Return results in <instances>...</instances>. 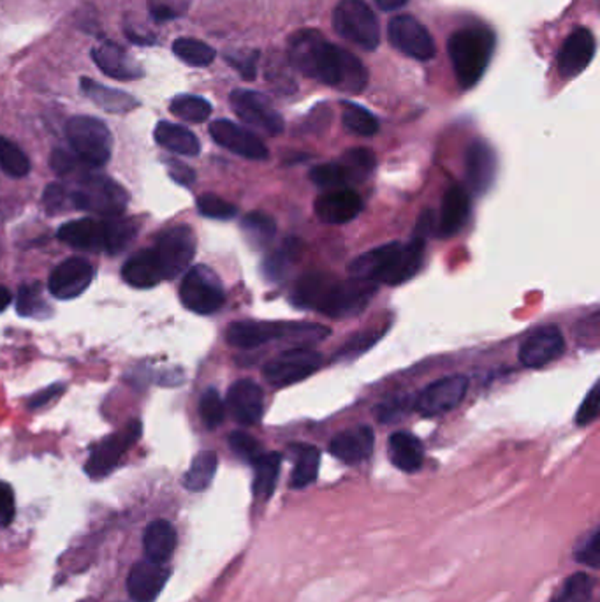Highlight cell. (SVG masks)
Returning <instances> with one entry per match:
<instances>
[{
  "mask_svg": "<svg viewBox=\"0 0 600 602\" xmlns=\"http://www.w3.org/2000/svg\"><path fill=\"white\" fill-rule=\"evenodd\" d=\"M289 60L298 71L342 92L366 88L368 71L351 51L331 44L318 31H300L289 39Z\"/></svg>",
  "mask_w": 600,
  "mask_h": 602,
  "instance_id": "1",
  "label": "cell"
},
{
  "mask_svg": "<svg viewBox=\"0 0 600 602\" xmlns=\"http://www.w3.org/2000/svg\"><path fill=\"white\" fill-rule=\"evenodd\" d=\"M377 292V283L347 279L338 281L329 273H307L294 285L291 294L298 309H312L326 318L347 320L361 314Z\"/></svg>",
  "mask_w": 600,
  "mask_h": 602,
  "instance_id": "2",
  "label": "cell"
},
{
  "mask_svg": "<svg viewBox=\"0 0 600 602\" xmlns=\"http://www.w3.org/2000/svg\"><path fill=\"white\" fill-rule=\"evenodd\" d=\"M423 238L414 236L409 244L391 242L357 255L349 264V275L368 282L398 283L411 281L423 266Z\"/></svg>",
  "mask_w": 600,
  "mask_h": 602,
  "instance_id": "3",
  "label": "cell"
},
{
  "mask_svg": "<svg viewBox=\"0 0 600 602\" xmlns=\"http://www.w3.org/2000/svg\"><path fill=\"white\" fill-rule=\"evenodd\" d=\"M96 170L97 168L81 162L68 177V180L76 181V189L69 190L72 208L106 218L122 215L129 201L127 192L118 181L99 175Z\"/></svg>",
  "mask_w": 600,
  "mask_h": 602,
  "instance_id": "4",
  "label": "cell"
},
{
  "mask_svg": "<svg viewBox=\"0 0 600 602\" xmlns=\"http://www.w3.org/2000/svg\"><path fill=\"white\" fill-rule=\"evenodd\" d=\"M329 335L326 326L312 322H268V320H236L229 324L226 340L233 347L254 349L272 340H294L300 344H314Z\"/></svg>",
  "mask_w": 600,
  "mask_h": 602,
  "instance_id": "5",
  "label": "cell"
},
{
  "mask_svg": "<svg viewBox=\"0 0 600 602\" xmlns=\"http://www.w3.org/2000/svg\"><path fill=\"white\" fill-rule=\"evenodd\" d=\"M494 50V32L486 27H465L451 36L448 51L461 88H472L483 78Z\"/></svg>",
  "mask_w": 600,
  "mask_h": 602,
  "instance_id": "6",
  "label": "cell"
},
{
  "mask_svg": "<svg viewBox=\"0 0 600 602\" xmlns=\"http://www.w3.org/2000/svg\"><path fill=\"white\" fill-rule=\"evenodd\" d=\"M66 136L74 155L81 162L92 168H101L109 161L113 138L105 122L85 115L72 116L66 124Z\"/></svg>",
  "mask_w": 600,
  "mask_h": 602,
  "instance_id": "7",
  "label": "cell"
},
{
  "mask_svg": "<svg viewBox=\"0 0 600 602\" xmlns=\"http://www.w3.org/2000/svg\"><path fill=\"white\" fill-rule=\"evenodd\" d=\"M337 34L355 46L374 51L381 42V27L375 13L365 0H342L333 13Z\"/></svg>",
  "mask_w": 600,
  "mask_h": 602,
  "instance_id": "8",
  "label": "cell"
},
{
  "mask_svg": "<svg viewBox=\"0 0 600 602\" xmlns=\"http://www.w3.org/2000/svg\"><path fill=\"white\" fill-rule=\"evenodd\" d=\"M180 300L190 312L210 316L222 309L226 292L215 272L205 264H199L185 273L180 285Z\"/></svg>",
  "mask_w": 600,
  "mask_h": 602,
  "instance_id": "9",
  "label": "cell"
},
{
  "mask_svg": "<svg viewBox=\"0 0 600 602\" xmlns=\"http://www.w3.org/2000/svg\"><path fill=\"white\" fill-rule=\"evenodd\" d=\"M155 254L164 281L181 275L196 255V235L189 226H175L162 231L155 242Z\"/></svg>",
  "mask_w": 600,
  "mask_h": 602,
  "instance_id": "10",
  "label": "cell"
},
{
  "mask_svg": "<svg viewBox=\"0 0 600 602\" xmlns=\"http://www.w3.org/2000/svg\"><path fill=\"white\" fill-rule=\"evenodd\" d=\"M320 365L322 356L318 351L307 347L291 349L264 365V379L275 388L292 386L316 374Z\"/></svg>",
  "mask_w": 600,
  "mask_h": 602,
  "instance_id": "11",
  "label": "cell"
},
{
  "mask_svg": "<svg viewBox=\"0 0 600 602\" xmlns=\"http://www.w3.org/2000/svg\"><path fill=\"white\" fill-rule=\"evenodd\" d=\"M231 107L233 111L248 125L270 134L277 136L283 131L282 115L272 107L270 99L259 92L238 88L231 92Z\"/></svg>",
  "mask_w": 600,
  "mask_h": 602,
  "instance_id": "12",
  "label": "cell"
},
{
  "mask_svg": "<svg viewBox=\"0 0 600 602\" xmlns=\"http://www.w3.org/2000/svg\"><path fill=\"white\" fill-rule=\"evenodd\" d=\"M142 421L134 420L129 425H125L122 431L113 433V435L106 437L105 440H101L94 448L90 458L85 465L87 474L94 479L107 476L120 463L122 457L125 455V451L138 442V439L142 437Z\"/></svg>",
  "mask_w": 600,
  "mask_h": 602,
  "instance_id": "13",
  "label": "cell"
},
{
  "mask_svg": "<svg viewBox=\"0 0 600 602\" xmlns=\"http://www.w3.org/2000/svg\"><path fill=\"white\" fill-rule=\"evenodd\" d=\"M388 36L391 44L418 60H429L435 57L437 48L435 41L429 36L423 23H420L412 16H396L389 22Z\"/></svg>",
  "mask_w": 600,
  "mask_h": 602,
  "instance_id": "14",
  "label": "cell"
},
{
  "mask_svg": "<svg viewBox=\"0 0 600 602\" xmlns=\"http://www.w3.org/2000/svg\"><path fill=\"white\" fill-rule=\"evenodd\" d=\"M468 390V379L463 375H449L431 383L416 400V409L426 418L446 414L457 409Z\"/></svg>",
  "mask_w": 600,
  "mask_h": 602,
  "instance_id": "15",
  "label": "cell"
},
{
  "mask_svg": "<svg viewBox=\"0 0 600 602\" xmlns=\"http://www.w3.org/2000/svg\"><path fill=\"white\" fill-rule=\"evenodd\" d=\"M565 340L558 326L548 324L537 328L523 340L520 361L527 368H542L564 355Z\"/></svg>",
  "mask_w": 600,
  "mask_h": 602,
  "instance_id": "16",
  "label": "cell"
},
{
  "mask_svg": "<svg viewBox=\"0 0 600 602\" xmlns=\"http://www.w3.org/2000/svg\"><path fill=\"white\" fill-rule=\"evenodd\" d=\"M213 142L250 161L268 159V148L261 138L231 120H215L210 125Z\"/></svg>",
  "mask_w": 600,
  "mask_h": 602,
  "instance_id": "17",
  "label": "cell"
},
{
  "mask_svg": "<svg viewBox=\"0 0 600 602\" xmlns=\"http://www.w3.org/2000/svg\"><path fill=\"white\" fill-rule=\"evenodd\" d=\"M92 279L94 268L87 259L69 257L51 272L48 289L57 300H72L88 289Z\"/></svg>",
  "mask_w": 600,
  "mask_h": 602,
  "instance_id": "18",
  "label": "cell"
},
{
  "mask_svg": "<svg viewBox=\"0 0 600 602\" xmlns=\"http://www.w3.org/2000/svg\"><path fill=\"white\" fill-rule=\"evenodd\" d=\"M595 50L597 46H595L594 34L585 27L576 29L570 36L567 37L557 57V68H558L560 76L574 78L581 74L594 60Z\"/></svg>",
  "mask_w": 600,
  "mask_h": 602,
  "instance_id": "19",
  "label": "cell"
},
{
  "mask_svg": "<svg viewBox=\"0 0 600 602\" xmlns=\"http://www.w3.org/2000/svg\"><path fill=\"white\" fill-rule=\"evenodd\" d=\"M496 155L494 148L483 140L470 143L465 153V173L474 194L483 196L490 190L496 177Z\"/></svg>",
  "mask_w": 600,
  "mask_h": 602,
  "instance_id": "20",
  "label": "cell"
},
{
  "mask_svg": "<svg viewBox=\"0 0 600 602\" xmlns=\"http://www.w3.org/2000/svg\"><path fill=\"white\" fill-rule=\"evenodd\" d=\"M263 400L261 386L252 379H240L227 391V407L240 425L252 426L261 421Z\"/></svg>",
  "mask_w": 600,
  "mask_h": 602,
  "instance_id": "21",
  "label": "cell"
},
{
  "mask_svg": "<svg viewBox=\"0 0 600 602\" xmlns=\"http://www.w3.org/2000/svg\"><path fill=\"white\" fill-rule=\"evenodd\" d=\"M374 446H375L374 430L370 426H357L335 435L329 442V453L337 460L344 461L347 465H355L372 457Z\"/></svg>",
  "mask_w": 600,
  "mask_h": 602,
  "instance_id": "22",
  "label": "cell"
},
{
  "mask_svg": "<svg viewBox=\"0 0 600 602\" xmlns=\"http://www.w3.org/2000/svg\"><path fill=\"white\" fill-rule=\"evenodd\" d=\"M92 59L96 66L113 79L133 81L144 76L142 66L124 48L109 41L92 50Z\"/></svg>",
  "mask_w": 600,
  "mask_h": 602,
  "instance_id": "23",
  "label": "cell"
},
{
  "mask_svg": "<svg viewBox=\"0 0 600 602\" xmlns=\"http://www.w3.org/2000/svg\"><path fill=\"white\" fill-rule=\"evenodd\" d=\"M363 203L357 192L351 189H335L318 196L314 210L318 220L326 224H346L351 222L361 212Z\"/></svg>",
  "mask_w": 600,
  "mask_h": 602,
  "instance_id": "24",
  "label": "cell"
},
{
  "mask_svg": "<svg viewBox=\"0 0 600 602\" xmlns=\"http://www.w3.org/2000/svg\"><path fill=\"white\" fill-rule=\"evenodd\" d=\"M170 570L152 560L138 562L127 578V592L136 602H153L168 581Z\"/></svg>",
  "mask_w": 600,
  "mask_h": 602,
  "instance_id": "25",
  "label": "cell"
},
{
  "mask_svg": "<svg viewBox=\"0 0 600 602\" xmlns=\"http://www.w3.org/2000/svg\"><path fill=\"white\" fill-rule=\"evenodd\" d=\"M57 236L60 242L79 250L101 252L105 250V220L90 217L71 220L59 227Z\"/></svg>",
  "mask_w": 600,
  "mask_h": 602,
  "instance_id": "26",
  "label": "cell"
},
{
  "mask_svg": "<svg viewBox=\"0 0 600 602\" xmlns=\"http://www.w3.org/2000/svg\"><path fill=\"white\" fill-rule=\"evenodd\" d=\"M468 213H470L468 192L459 185H453L451 189H448L438 215V226H437L438 236L449 238L457 235L466 222Z\"/></svg>",
  "mask_w": 600,
  "mask_h": 602,
  "instance_id": "27",
  "label": "cell"
},
{
  "mask_svg": "<svg viewBox=\"0 0 600 602\" xmlns=\"http://www.w3.org/2000/svg\"><path fill=\"white\" fill-rule=\"evenodd\" d=\"M122 277L125 282L140 289L155 287L157 283L162 282L164 275L155 250L144 248L131 255L122 268Z\"/></svg>",
  "mask_w": 600,
  "mask_h": 602,
  "instance_id": "28",
  "label": "cell"
},
{
  "mask_svg": "<svg viewBox=\"0 0 600 602\" xmlns=\"http://www.w3.org/2000/svg\"><path fill=\"white\" fill-rule=\"evenodd\" d=\"M178 535L175 527L166 520L152 522L143 537V546L148 560L155 564H164L171 559L177 548Z\"/></svg>",
  "mask_w": 600,
  "mask_h": 602,
  "instance_id": "29",
  "label": "cell"
},
{
  "mask_svg": "<svg viewBox=\"0 0 600 602\" xmlns=\"http://www.w3.org/2000/svg\"><path fill=\"white\" fill-rule=\"evenodd\" d=\"M81 92L88 97L96 107L105 109L107 113H129L140 107V101L127 92L105 87L90 78H81Z\"/></svg>",
  "mask_w": 600,
  "mask_h": 602,
  "instance_id": "30",
  "label": "cell"
},
{
  "mask_svg": "<svg viewBox=\"0 0 600 602\" xmlns=\"http://www.w3.org/2000/svg\"><path fill=\"white\" fill-rule=\"evenodd\" d=\"M389 458L403 472H418L423 467V444L409 431H396L389 437Z\"/></svg>",
  "mask_w": 600,
  "mask_h": 602,
  "instance_id": "31",
  "label": "cell"
},
{
  "mask_svg": "<svg viewBox=\"0 0 600 602\" xmlns=\"http://www.w3.org/2000/svg\"><path fill=\"white\" fill-rule=\"evenodd\" d=\"M153 138L166 150L175 152L180 155L196 157L201 152V143L198 140V136L192 131H189L187 127L171 124V122L157 124Z\"/></svg>",
  "mask_w": 600,
  "mask_h": 602,
  "instance_id": "32",
  "label": "cell"
},
{
  "mask_svg": "<svg viewBox=\"0 0 600 602\" xmlns=\"http://www.w3.org/2000/svg\"><path fill=\"white\" fill-rule=\"evenodd\" d=\"M254 465V494L259 498H270L275 492L282 455L279 453H263Z\"/></svg>",
  "mask_w": 600,
  "mask_h": 602,
  "instance_id": "33",
  "label": "cell"
},
{
  "mask_svg": "<svg viewBox=\"0 0 600 602\" xmlns=\"http://www.w3.org/2000/svg\"><path fill=\"white\" fill-rule=\"evenodd\" d=\"M294 449V470L291 476V488L303 490L318 479L320 451L316 446H296Z\"/></svg>",
  "mask_w": 600,
  "mask_h": 602,
  "instance_id": "34",
  "label": "cell"
},
{
  "mask_svg": "<svg viewBox=\"0 0 600 602\" xmlns=\"http://www.w3.org/2000/svg\"><path fill=\"white\" fill-rule=\"evenodd\" d=\"M140 224L136 218L109 217L105 220V250L107 254H118L127 247L138 235Z\"/></svg>",
  "mask_w": 600,
  "mask_h": 602,
  "instance_id": "35",
  "label": "cell"
},
{
  "mask_svg": "<svg viewBox=\"0 0 600 602\" xmlns=\"http://www.w3.org/2000/svg\"><path fill=\"white\" fill-rule=\"evenodd\" d=\"M218 458L213 451H201L190 463L187 474L183 476V485L190 492H203L212 485L217 472Z\"/></svg>",
  "mask_w": 600,
  "mask_h": 602,
  "instance_id": "36",
  "label": "cell"
},
{
  "mask_svg": "<svg viewBox=\"0 0 600 602\" xmlns=\"http://www.w3.org/2000/svg\"><path fill=\"white\" fill-rule=\"evenodd\" d=\"M173 51L178 59L192 68H207L210 66L217 53L212 46H208L207 42L199 41V39H192V37H180L173 44Z\"/></svg>",
  "mask_w": 600,
  "mask_h": 602,
  "instance_id": "37",
  "label": "cell"
},
{
  "mask_svg": "<svg viewBox=\"0 0 600 602\" xmlns=\"http://www.w3.org/2000/svg\"><path fill=\"white\" fill-rule=\"evenodd\" d=\"M338 162L347 171V177H349L351 185L365 181L366 178L370 177L375 171V166H377L375 155L368 148H351V150H347L340 157Z\"/></svg>",
  "mask_w": 600,
  "mask_h": 602,
  "instance_id": "38",
  "label": "cell"
},
{
  "mask_svg": "<svg viewBox=\"0 0 600 602\" xmlns=\"http://www.w3.org/2000/svg\"><path fill=\"white\" fill-rule=\"evenodd\" d=\"M170 109L175 116L185 120V122H190V124L207 122L212 115V105L207 99H203L199 96H189V94L177 96L171 101Z\"/></svg>",
  "mask_w": 600,
  "mask_h": 602,
  "instance_id": "39",
  "label": "cell"
},
{
  "mask_svg": "<svg viewBox=\"0 0 600 602\" xmlns=\"http://www.w3.org/2000/svg\"><path fill=\"white\" fill-rule=\"evenodd\" d=\"M242 229L254 245H266L277 235L275 220L263 212H250L242 220Z\"/></svg>",
  "mask_w": 600,
  "mask_h": 602,
  "instance_id": "40",
  "label": "cell"
},
{
  "mask_svg": "<svg viewBox=\"0 0 600 602\" xmlns=\"http://www.w3.org/2000/svg\"><path fill=\"white\" fill-rule=\"evenodd\" d=\"M16 310L23 318H46L51 312V309L42 298L41 283H25L20 287L16 298Z\"/></svg>",
  "mask_w": 600,
  "mask_h": 602,
  "instance_id": "41",
  "label": "cell"
},
{
  "mask_svg": "<svg viewBox=\"0 0 600 602\" xmlns=\"http://www.w3.org/2000/svg\"><path fill=\"white\" fill-rule=\"evenodd\" d=\"M595 579L586 572H576L565 579L564 587L549 602H590Z\"/></svg>",
  "mask_w": 600,
  "mask_h": 602,
  "instance_id": "42",
  "label": "cell"
},
{
  "mask_svg": "<svg viewBox=\"0 0 600 602\" xmlns=\"http://www.w3.org/2000/svg\"><path fill=\"white\" fill-rule=\"evenodd\" d=\"M0 168L13 178L27 177L31 171V161L25 152L4 136H0Z\"/></svg>",
  "mask_w": 600,
  "mask_h": 602,
  "instance_id": "43",
  "label": "cell"
},
{
  "mask_svg": "<svg viewBox=\"0 0 600 602\" xmlns=\"http://www.w3.org/2000/svg\"><path fill=\"white\" fill-rule=\"evenodd\" d=\"M342 120L344 125L359 136H374L379 131L377 118L366 109V107L354 105V103H344L342 105Z\"/></svg>",
  "mask_w": 600,
  "mask_h": 602,
  "instance_id": "44",
  "label": "cell"
},
{
  "mask_svg": "<svg viewBox=\"0 0 600 602\" xmlns=\"http://www.w3.org/2000/svg\"><path fill=\"white\" fill-rule=\"evenodd\" d=\"M294 250H298V245H289V242H285V245L281 250H275L273 254H270L264 263H263V273L268 281L277 282L282 281L283 277L287 275L296 254Z\"/></svg>",
  "mask_w": 600,
  "mask_h": 602,
  "instance_id": "45",
  "label": "cell"
},
{
  "mask_svg": "<svg viewBox=\"0 0 600 602\" xmlns=\"http://www.w3.org/2000/svg\"><path fill=\"white\" fill-rule=\"evenodd\" d=\"M310 180L320 189H328V190L347 189L351 185L347 171L344 170V166L340 162H329V164L316 166L310 171Z\"/></svg>",
  "mask_w": 600,
  "mask_h": 602,
  "instance_id": "46",
  "label": "cell"
},
{
  "mask_svg": "<svg viewBox=\"0 0 600 602\" xmlns=\"http://www.w3.org/2000/svg\"><path fill=\"white\" fill-rule=\"evenodd\" d=\"M199 414H201L203 423L208 428H212V430L218 425H222V421L226 418V405H224L218 391L210 388V390L203 393L201 402H199Z\"/></svg>",
  "mask_w": 600,
  "mask_h": 602,
  "instance_id": "47",
  "label": "cell"
},
{
  "mask_svg": "<svg viewBox=\"0 0 600 602\" xmlns=\"http://www.w3.org/2000/svg\"><path fill=\"white\" fill-rule=\"evenodd\" d=\"M198 210L201 215L215 218V220H231L236 217L238 208L226 199L215 196V194H203L198 198Z\"/></svg>",
  "mask_w": 600,
  "mask_h": 602,
  "instance_id": "48",
  "label": "cell"
},
{
  "mask_svg": "<svg viewBox=\"0 0 600 602\" xmlns=\"http://www.w3.org/2000/svg\"><path fill=\"white\" fill-rule=\"evenodd\" d=\"M229 448L233 449V453L242 458L247 463H254L261 455H263V448L261 444L245 431H233L229 435Z\"/></svg>",
  "mask_w": 600,
  "mask_h": 602,
  "instance_id": "49",
  "label": "cell"
},
{
  "mask_svg": "<svg viewBox=\"0 0 600 602\" xmlns=\"http://www.w3.org/2000/svg\"><path fill=\"white\" fill-rule=\"evenodd\" d=\"M42 205L50 215L72 208L69 189L62 183H50L42 194Z\"/></svg>",
  "mask_w": 600,
  "mask_h": 602,
  "instance_id": "50",
  "label": "cell"
},
{
  "mask_svg": "<svg viewBox=\"0 0 600 602\" xmlns=\"http://www.w3.org/2000/svg\"><path fill=\"white\" fill-rule=\"evenodd\" d=\"M576 562L585 564V566L592 567V569H599L600 566V531L594 529L590 532V535L579 544V548L574 553Z\"/></svg>",
  "mask_w": 600,
  "mask_h": 602,
  "instance_id": "51",
  "label": "cell"
},
{
  "mask_svg": "<svg viewBox=\"0 0 600 602\" xmlns=\"http://www.w3.org/2000/svg\"><path fill=\"white\" fill-rule=\"evenodd\" d=\"M599 403H600V388L599 384H595L590 393L586 394V398L583 400L577 416H576V423L579 426L590 425L599 418Z\"/></svg>",
  "mask_w": 600,
  "mask_h": 602,
  "instance_id": "52",
  "label": "cell"
},
{
  "mask_svg": "<svg viewBox=\"0 0 600 602\" xmlns=\"http://www.w3.org/2000/svg\"><path fill=\"white\" fill-rule=\"evenodd\" d=\"M257 51H236V53H227L226 60L240 72L245 79H254L255 78V68H257Z\"/></svg>",
  "mask_w": 600,
  "mask_h": 602,
  "instance_id": "53",
  "label": "cell"
},
{
  "mask_svg": "<svg viewBox=\"0 0 600 602\" xmlns=\"http://www.w3.org/2000/svg\"><path fill=\"white\" fill-rule=\"evenodd\" d=\"M409 398L407 396H400V398H391L386 400L384 403H381L377 407V418L383 423H391L400 420L402 416H405V412L409 411Z\"/></svg>",
  "mask_w": 600,
  "mask_h": 602,
  "instance_id": "54",
  "label": "cell"
},
{
  "mask_svg": "<svg viewBox=\"0 0 600 602\" xmlns=\"http://www.w3.org/2000/svg\"><path fill=\"white\" fill-rule=\"evenodd\" d=\"M383 337V333H372V331H365L363 335H355L353 340L346 342V346L340 349L338 357H347V356H357L359 353H365L366 349H370L379 338Z\"/></svg>",
  "mask_w": 600,
  "mask_h": 602,
  "instance_id": "55",
  "label": "cell"
},
{
  "mask_svg": "<svg viewBox=\"0 0 600 602\" xmlns=\"http://www.w3.org/2000/svg\"><path fill=\"white\" fill-rule=\"evenodd\" d=\"M14 494L9 485L0 483V527H7L14 518Z\"/></svg>",
  "mask_w": 600,
  "mask_h": 602,
  "instance_id": "56",
  "label": "cell"
},
{
  "mask_svg": "<svg viewBox=\"0 0 600 602\" xmlns=\"http://www.w3.org/2000/svg\"><path fill=\"white\" fill-rule=\"evenodd\" d=\"M150 13L153 20L168 22L181 14V7H178L175 2L168 0H150Z\"/></svg>",
  "mask_w": 600,
  "mask_h": 602,
  "instance_id": "57",
  "label": "cell"
},
{
  "mask_svg": "<svg viewBox=\"0 0 600 602\" xmlns=\"http://www.w3.org/2000/svg\"><path fill=\"white\" fill-rule=\"evenodd\" d=\"M166 166H168L170 177L173 178L180 185L189 187L196 181V171L190 166H187L185 162H180L177 159H168Z\"/></svg>",
  "mask_w": 600,
  "mask_h": 602,
  "instance_id": "58",
  "label": "cell"
},
{
  "mask_svg": "<svg viewBox=\"0 0 600 602\" xmlns=\"http://www.w3.org/2000/svg\"><path fill=\"white\" fill-rule=\"evenodd\" d=\"M62 393H64V386H60V384H55V386H51V388L39 391V393H36V394L29 400V407H31V409L44 407L46 403H50L51 400H55V398L60 396Z\"/></svg>",
  "mask_w": 600,
  "mask_h": 602,
  "instance_id": "59",
  "label": "cell"
},
{
  "mask_svg": "<svg viewBox=\"0 0 600 602\" xmlns=\"http://www.w3.org/2000/svg\"><path fill=\"white\" fill-rule=\"evenodd\" d=\"M409 0H375V4L383 9V11H396L400 7H403Z\"/></svg>",
  "mask_w": 600,
  "mask_h": 602,
  "instance_id": "60",
  "label": "cell"
},
{
  "mask_svg": "<svg viewBox=\"0 0 600 602\" xmlns=\"http://www.w3.org/2000/svg\"><path fill=\"white\" fill-rule=\"evenodd\" d=\"M9 303H11V292L7 291V287L0 285V312L5 310Z\"/></svg>",
  "mask_w": 600,
  "mask_h": 602,
  "instance_id": "61",
  "label": "cell"
}]
</instances>
